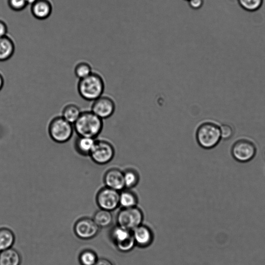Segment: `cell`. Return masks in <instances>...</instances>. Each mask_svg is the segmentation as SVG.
Segmentation results:
<instances>
[{"mask_svg": "<svg viewBox=\"0 0 265 265\" xmlns=\"http://www.w3.org/2000/svg\"><path fill=\"white\" fill-rule=\"evenodd\" d=\"M238 3L244 10L254 12L261 8L263 0H238Z\"/></svg>", "mask_w": 265, "mask_h": 265, "instance_id": "cell-24", "label": "cell"}, {"mask_svg": "<svg viewBox=\"0 0 265 265\" xmlns=\"http://www.w3.org/2000/svg\"><path fill=\"white\" fill-rule=\"evenodd\" d=\"M5 85V79L3 74L0 73V91H1Z\"/></svg>", "mask_w": 265, "mask_h": 265, "instance_id": "cell-31", "label": "cell"}, {"mask_svg": "<svg viewBox=\"0 0 265 265\" xmlns=\"http://www.w3.org/2000/svg\"><path fill=\"white\" fill-rule=\"evenodd\" d=\"M220 124L214 120L205 119L195 128V138L198 145L205 150L216 147L222 140Z\"/></svg>", "mask_w": 265, "mask_h": 265, "instance_id": "cell-1", "label": "cell"}, {"mask_svg": "<svg viewBox=\"0 0 265 265\" xmlns=\"http://www.w3.org/2000/svg\"><path fill=\"white\" fill-rule=\"evenodd\" d=\"M264 158H265V152H264Z\"/></svg>", "mask_w": 265, "mask_h": 265, "instance_id": "cell-33", "label": "cell"}, {"mask_svg": "<svg viewBox=\"0 0 265 265\" xmlns=\"http://www.w3.org/2000/svg\"><path fill=\"white\" fill-rule=\"evenodd\" d=\"M139 197L134 189L124 188L119 192V206L127 208L138 206Z\"/></svg>", "mask_w": 265, "mask_h": 265, "instance_id": "cell-17", "label": "cell"}, {"mask_svg": "<svg viewBox=\"0 0 265 265\" xmlns=\"http://www.w3.org/2000/svg\"><path fill=\"white\" fill-rule=\"evenodd\" d=\"M119 191L104 186L97 192L96 202L100 209L112 211L119 207Z\"/></svg>", "mask_w": 265, "mask_h": 265, "instance_id": "cell-9", "label": "cell"}, {"mask_svg": "<svg viewBox=\"0 0 265 265\" xmlns=\"http://www.w3.org/2000/svg\"><path fill=\"white\" fill-rule=\"evenodd\" d=\"M189 6L193 10L201 9L204 4L203 0H189Z\"/></svg>", "mask_w": 265, "mask_h": 265, "instance_id": "cell-29", "label": "cell"}, {"mask_svg": "<svg viewBox=\"0 0 265 265\" xmlns=\"http://www.w3.org/2000/svg\"><path fill=\"white\" fill-rule=\"evenodd\" d=\"M26 3H27L28 5H32L34 4L37 0H26Z\"/></svg>", "mask_w": 265, "mask_h": 265, "instance_id": "cell-32", "label": "cell"}, {"mask_svg": "<svg viewBox=\"0 0 265 265\" xmlns=\"http://www.w3.org/2000/svg\"><path fill=\"white\" fill-rule=\"evenodd\" d=\"M104 186L118 191L125 188L123 169L119 167H112L108 169L104 174Z\"/></svg>", "mask_w": 265, "mask_h": 265, "instance_id": "cell-12", "label": "cell"}, {"mask_svg": "<svg viewBox=\"0 0 265 265\" xmlns=\"http://www.w3.org/2000/svg\"><path fill=\"white\" fill-rule=\"evenodd\" d=\"M222 140L227 141L234 136V130L233 127L228 124H222L220 125Z\"/></svg>", "mask_w": 265, "mask_h": 265, "instance_id": "cell-27", "label": "cell"}, {"mask_svg": "<svg viewBox=\"0 0 265 265\" xmlns=\"http://www.w3.org/2000/svg\"><path fill=\"white\" fill-rule=\"evenodd\" d=\"M111 238L117 249L122 252H128L136 245L132 231L119 225L112 229Z\"/></svg>", "mask_w": 265, "mask_h": 265, "instance_id": "cell-8", "label": "cell"}, {"mask_svg": "<svg viewBox=\"0 0 265 265\" xmlns=\"http://www.w3.org/2000/svg\"><path fill=\"white\" fill-rule=\"evenodd\" d=\"M122 169L125 188L134 189L141 181V176L139 170L132 165L126 166Z\"/></svg>", "mask_w": 265, "mask_h": 265, "instance_id": "cell-15", "label": "cell"}, {"mask_svg": "<svg viewBox=\"0 0 265 265\" xmlns=\"http://www.w3.org/2000/svg\"><path fill=\"white\" fill-rule=\"evenodd\" d=\"M15 241V237L12 230L6 228L0 229V251L11 248Z\"/></svg>", "mask_w": 265, "mask_h": 265, "instance_id": "cell-22", "label": "cell"}, {"mask_svg": "<svg viewBox=\"0 0 265 265\" xmlns=\"http://www.w3.org/2000/svg\"><path fill=\"white\" fill-rule=\"evenodd\" d=\"M97 259L95 253L89 250L83 251L79 256L82 265H94Z\"/></svg>", "mask_w": 265, "mask_h": 265, "instance_id": "cell-25", "label": "cell"}, {"mask_svg": "<svg viewBox=\"0 0 265 265\" xmlns=\"http://www.w3.org/2000/svg\"><path fill=\"white\" fill-rule=\"evenodd\" d=\"M257 153L256 144L251 140L243 138L233 145L231 154L236 161L246 163L251 161Z\"/></svg>", "mask_w": 265, "mask_h": 265, "instance_id": "cell-6", "label": "cell"}, {"mask_svg": "<svg viewBox=\"0 0 265 265\" xmlns=\"http://www.w3.org/2000/svg\"><path fill=\"white\" fill-rule=\"evenodd\" d=\"M116 109L115 100L110 96L102 95L93 101L91 111L104 120L111 118L114 114Z\"/></svg>", "mask_w": 265, "mask_h": 265, "instance_id": "cell-10", "label": "cell"}, {"mask_svg": "<svg viewBox=\"0 0 265 265\" xmlns=\"http://www.w3.org/2000/svg\"><path fill=\"white\" fill-rule=\"evenodd\" d=\"M73 126L77 136L97 139L103 130L104 123L103 120L91 111H85Z\"/></svg>", "mask_w": 265, "mask_h": 265, "instance_id": "cell-2", "label": "cell"}, {"mask_svg": "<svg viewBox=\"0 0 265 265\" xmlns=\"http://www.w3.org/2000/svg\"><path fill=\"white\" fill-rule=\"evenodd\" d=\"M21 256L16 250L10 248L0 252V265H20Z\"/></svg>", "mask_w": 265, "mask_h": 265, "instance_id": "cell-19", "label": "cell"}, {"mask_svg": "<svg viewBox=\"0 0 265 265\" xmlns=\"http://www.w3.org/2000/svg\"><path fill=\"white\" fill-rule=\"evenodd\" d=\"M116 149L113 144L107 139H97L90 153L92 161L98 165L111 162L115 157Z\"/></svg>", "mask_w": 265, "mask_h": 265, "instance_id": "cell-5", "label": "cell"}, {"mask_svg": "<svg viewBox=\"0 0 265 265\" xmlns=\"http://www.w3.org/2000/svg\"><path fill=\"white\" fill-rule=\"evenodd\" d=\"M187 1H189V0H187Z\"/></svg>", "mask_w": 265, "mask_h": 265, "instance_id": "cell-34", "label": "cell"}, {"mask_svg": "<svg viewBox=\"0 0 265 265\" xmlns=\"http://www.w3.org/2000/svg\"><path fill=\"white\" fill-rule=\"evenodd\" d=\"M10 8L15 12H20L25 9L28 5L26 0H8Z\"/></svg>", "mask_w": 265, "mask_h": 265, "instance_id": "cell-26", "label": "cell"}, {"mask_svg": "<svg viewBox=\"0 0 265 265\" xmlns=\"http://www.w3.org/2000/svg\"><path fill=\"white\" fill-rule=\"evenodd\" d=\"M8 26L7 24L3 20H0V38L8 35Z\"/></svg>", "mask_w": 265, "mask_h": 265, "instance_id": "cell-28", "label": "cell"}, {"mask_svg": "<svg viewBox=\"0 0 265 265\" xmlns=\"http://www.w3.org/2000/svg\"><path fill=\"white\" fill-rule=\"evenodd\" d=\"M96 139L78 136L74 143L76 152L82 156H89Z\"/></svg>", "mask_w": 265, "mask_h": 265, "instance_id": "cell-16", "label": "cell"}, {"mask_svg": "<svg viewBox=\"0 0 265 265\" xmlns=\"http://www.w3.org/2000/svg\"><path fill=\"white\" fill-rule=\"evenodd\" d=\"M94 265H114L110 260L106 258L97 259Z\"/></svg>", "mask_w": 265, "mask_h": 265, "instance_id": "cell-30", "label": "cell"}, {"mask_svg": "<svg viewBox=\"0 0 265 265\" xmlns=\"http://www.w3.org/2000/svg\"><path fill=\"white\" fill-rule=\"evenodd\" d=\"M143 220V212L138 206L121 208L117 217L118 225L131 231L142 225Z\"/></svg>", "mask_w": 265, "mask_h": 265, "instance_id": "cell-7", "label": "cell"}, {"mask_svg": "<svg viewBox=\"0 0 265 265\" xmlns=\"http://www.w3.org/2000/svg\"><path fill=\"white\" fill-rule=\"evenodd\" d=\"M52 11L53 7L49 0H37L31 7V12L34 17L40 20L48 19Z\"/></svg>", "mask_w": 265, "mask_h": 265, "instance_id": "cell-13", "label": "cell"}, {"mask_svg": "<svg viewBox=\"0 0 265 265\" xmlns=\"http://www.w3.org/2000/svg\"><path fill=\"white\" fill-rule=\"evenodd\" d=\"M93 220L99 227H108L113 222V217L111 211L101 209L95 214Z\"/></svg>", "mask_w": 265, "mask_h": 265, "instance_id": "cell-21", "label": "cell"}, {"mask_svg": "<svg viewBox=\"0 0 265 265\" xmlns=\"http://www.w3.org/2000/svg\"><path fill=\"white\" fill-rule=\"evenodd\" d=\"M91 64L86 61H81L77 63L74 68V73L79 79L84 78L93 72Z\"/></svg>", "mask_w": 265, "mask_h": 265, "instance_id": "cell-23", "label": "cell"}, {"mask_svg": "<svg viewBox=\"0 0 265 265\" xmlns=\"http://www.w3.org/2000/svg\"><path fill=\"white\" fill-rule=\"evenodd\" d=\"M132 231L136 245L142 248L149 246L153 242V235L148 226L141 225Z\"/></svg>", "mask_w": 265, "mask_h": 265, "instance_id": "cell-14", "label": "cell"}, {"mask_svg": "<svg viewBox=\"0 0 265 265\" xmlns=\"http://www.w3.org/2000/svg\"><path fill=\"white\" fill-rule=\"evenodd\" d=\"M105 83L103 76L93 72L88 76L79 79L77 91L79 95L88 101H94L103 95Z\"/></svg>", "mask_w": 265, "mask_h": 265, "instance_id": "cell-3", "label": "cell"}, {"mask_svg": "<svg viewBox=\"0 0 265 265\" xmlns=\"http://www.w3.org/2000/svg\"><path fill=\"white\" fill-rule=\"evenodd\" d=\"M99 229L94 220L88 218L79 220L74 226L76 236L83 240L92 239L98 233Z\"/></svg>", "mask_w": 265, "mask_h": 265, "instance_id": "cell-11", "label": "cell"}, {"mask_svg": "<svg viewBox=\"0 0 265 265\" xmlns=\"http://www.w3.org/2000/svg\"><path fill=\"white\" fill-rule=\"evenodd\" d=\"M82 113L80 108L77 105L69 104L64 108L62 117L70 123L74 124L81 116Z\"/></svg>", "mask_w": 265, "mask_h": 265, "instance_id": "cell-20", "label": "cell"}, {"mask_svg": "<svg viewBox=\"0 0 265 265\" xmlns=\"http://www.w3.org/2000/svg\"><path fill=\"white\" fill-rule=\"evenodd\" d=\"M15 45L14 41L8 35L0 38V62L10 59L14 54Z\"/></svg>", "mask_w": 265, "mask_h": 265, "instance_id": "cell-18", "label": "cell"}, {"mask_svg": "<svg viewBox=\"0 0 265 265\" xmlns=\"http://www.w3.org/2000/svg\"><path fill=\"white\" fill-rule=\"evenodd\" d=\"M73 124L65 120L62 116L53 119L48 126V134L52 141L59 144L69 141L74 134Z\"/></svg>", "mask_w": 265, "mask_h": 265, "instance_id": "cell-4", "label": "cell"}]
</instances>
